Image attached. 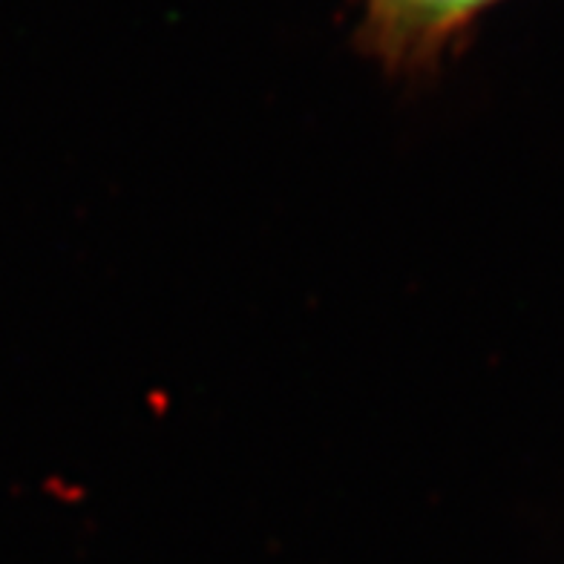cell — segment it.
<instances>
[{
	"instance_id": "1",
	"label": "cell",
	"mask_w": 564,
	"mask_h": 564,
	"mask_svg": "<svg viewBox=\"0 0 564 564\" xmlns=\"http://www.w3.org/2000/svg\"><path fill=\"white\" fill-rule=\"evenodd\" d=\"M501 0H357L360 44L394 73H421Z\"/></svg>"
}]
</instances>
